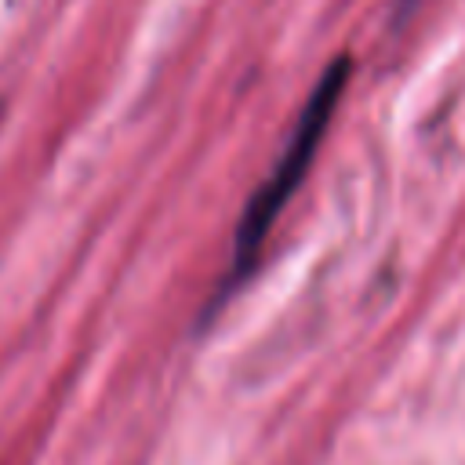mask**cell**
<instances>
[{"label":"cell","instance_id":"cell-1","mask_svg":"<svg viewBox=\"0 0 465 465\" xmlns=\"http://www.w3.org/2000/svg\"><path fill=\"white\" fill-rule=\"evenodd\" d=\"M349 73H352L349 54H338L327 65V73L316 80V87H312V94H309L298 124H294V134H291L283 156L276 160V167L262 182V189L251 196V203H247V211H243V218L236 225V247H232L236 276L254 265V254L262 251L272 222L280 218V211L291 200V193L302 185V178H305V171H309V163H312V156H316V149H320V142L327 134V124H331L334 109H338V98L349 87Z\"/></svg>","mask_w":465,"mask_h":465}]
</instances>
